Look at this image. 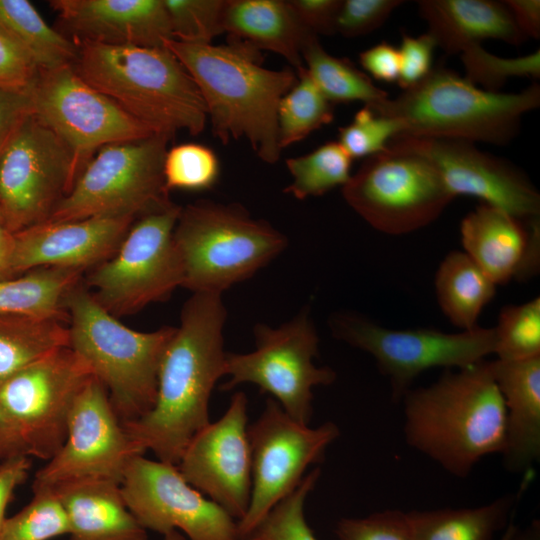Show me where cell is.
I'll return each mask as SVG.
<instances>
[{
	"label": "cell",
	"instance_id": "db71d44e",
	"mask_svg": "<svg viewBox=\"0 0 540 540\" xmlns=\"http://www.w3.org/2000/svg\"><path fill=\"white\" fill-rule=\"evenodd\" d=\"M15 248V233L6 227L0 217V279L14 277L12 274V265Z\"/></svg>",
	"mask_w": 540,
	"mask_h": 540
},
{
	"label": "cell",
	"instance_id": "ac0fdd59",
	"mask_svg": "<svg viewBox=\"0 0 540 540\" xmlns=\"http://www.w3.org/2000/svg\"><path fill=\"white\" fill-rule=\"evenodd\" d=\"M120 486L146 530L163 535L180 530L189 540H239L237 521L191 486L176 465L136 456Z\"/></svg>",
	"mask_w": 540,
	"mask_h": 540
},
{
	"label": "cell",
	"instance_id": "f35d334b",
	"mask_svg": "<svg viewBox=\"0 0 540 540\" xmlns=\"http://www.w3.org/2000/svg\"><path fill=\"white\" fill-rule=\"evenodd\" d=\"M465 78L482 89L499 92L510 78L540 77V50L531 54L506 58L485 50L481 44L473 45L461 53Z\"/></svg>",
	"mask_w": 540,
	"mask_h": 540
},
{
	"label": "cell",
	"instance_id": "ee69618b",
	"mask_svg": "<svg viewBox=\"0 0 540 540\" xmlns=\"http://www.w3.org/2000/svg\"><path fill=\"white\" fill-rule=\"evenodd\" d=\"M404 1L342 0L335 21V33L362 36L378 29Z\"/></svg>",
	"mask_w": 540,
	"mask_h": 540
},
{
	"label": "cell",
	"instance_id": "d590c367",
	"mask_svg": "<svg viewBox=\"0 0 540 540\" xmlns=\"http://www.w3.org/2000/svg\"><path fill=\"white\" fill-rule=\"evenodd\" d=\"M320 473L318 467L307 473L297 488L279 501L240 540H318L306 521L304 506Z\"/></svg>",
	"mask_w": 540,
	"mask_h": 540
},
{
	"label": "cell",
	"instance_id": "ba28073f",
	"mask_svg": "<svg viewBox=\"0 0 540 540\" xmlns=\"http://www.w3.org/2000/svg\"><path fill=\"white\" fill-rule=\"evenodd\" d=\"M170 139L155 134L100 148L46 222L137 218L171 202L163 176Z\"/></svg>",
	"mask_w": 540,
	"mask_h": 540
},
{
	"label": "cell",
	"instance_id": "7402d4cb",
	"mask_svg": "<svg viewBox=\"0 0 540 540\" xmlns=\"http://www.w3.org/2000/svg\"><path fill=\"white\" fill-rule=\"evenodd\" d=\"M49 5L74 41L162 48L173 39L163 0H52Z\"/></svg>",
	"mask_w": 540,
	"mask_h": 540
},
{
	"label": "cell",
	"instance_id": "836d02e7",
	"mask_svg": "<svg viewBox=\"0 0 540 540\" xmlns=\"http://www.w3.org/2000/svg\"><path fill=\"white\" fill-rule=\"evenodd\" d=\"M297 82L282 97L277 113L280 149L305 139L334 118V105L322 94L305 67L296 72Z\"/></svg>",
	"mask_w": 540,
	"mask_h": 540
},
{
	"label": "cell",
	"instance_id": "9a60e30c",
	"mask_svg": "<svg viewBox=\"0 0 540 540\" xmlns=\"http://www.w3.org/2000/svg\"><path fill=\"white\" fill-rule=\"evenodd\" d=\"M92 377L87 363L66 346L0 383V406L30 456L49 460L60 449L74 403Z\"/></svg>",
	"mask_w": 540,
	"mask_h": 540
},
{
	"label": "cell",
	"instance_id": "484cf974",
	"mask_svg": "<svg viewBox=\"0 0 540 540\" xmlns=\"http://www.w3.org/2000/svg\"><path fill=\"white\" fill-rule=\"evenodd\" d=\"M69 521L70 540H148L127 507L119 483L82 480L55 490Z\"/></svg>",
	"mask_w": 540,
	"mask_h": 540
},
{
	"label": "cell",
	"instance_id": "9c48e42d",
	"mask_svg": "<svg viewBox=\"0 0 540 540\" xmlns=\"http://www.w3.org/2000/svg\"><path fill=\"white\" fill-rule=\"evenodd\" d=\"M182 207L172 202L134 221L114 255L94 267L85 286L118 318L165 301L183 284L174 228Z\"/></svg>",
	"mask_w": 540,
	"mask_h": 540
},
{
	"label": "cell",
	"instance_id": "e0dca14e",
	"mask_svg": "<svg viewBox=\"0 0 540 540\" xmlns=\"http://www.w3.org/2000/svg\"><path fill=\"white\" fill-rule=\"evenodd\" d=\"M144 453L117 417L104 386L93 376L72 408L66 438L33 480V492L82 480L121 484L130 462Z\"/></svg>",
	"mask_w": 540,
	"mask_h": 540
},
{
	"label": "cell",
	"instance_id": "f546056e",
	"mask_svg": "<svg viewBox=\"0 0 540 540\" xmlns=\"http://www.w3.org/2000/svg\"><path fill=\"white\" fill-rule=\"evenodd\" d=\"M83 271L43 267L24 276L0 279V315L65 319V298Z\"/></svg>",
	"mask_w": 540,
	"mask_h": 540
},
{
	"label": "cell",
	"instance_id": "f1b7e54d",
	"mask_svg": "<svg viewBox=\"0 0 540 540\" xmlns=\"http://www.w3.org/2000/svg\"><path fill=\"white\" fill-rule=\"evenodd\" d=\"M496 284L464 252L448 253L435 275L438 304L456 327L471 330L496 293Z\"/></svg>",
	"mask_w": 540,
	"mask_h": 540
},
{
	"label": "cell",
	"instance_id": "4316f807",
	"mask_svg": "<svg viewBox=\"0 0 540 540\" xmlns=\"http://www.w3.org/2000/svg\"><path fill=\"white\" fill-rule=\"evenodd\" d=\"M223 30L229 38L282 56L295 72L304 67L302 48L314 35L283 0H226Z\"/></svg>",
	"mask_w": 540,
	"mask_h": 540
},
{
	"label": "cell",
	"instance_id": "d6986e66",
	"mask_svg": "<svg viewBox=\"0 0 540 540\" xmlns=\"http://www.w3.org/2000/svg\"><path fill=\"white\" fill-rule=\"evenodd\" d=\"M388 146L415 152L437 170L450 193L472 196L518 219H537L540 195L527 176L503 158L473 142L400 134Z\"/></svg>",
	"mask_w": 540,
	"mask_h": 540
},
{
	"label": "cell",
	"instance_id": "11a10c76",
	"mask_svg": "<svg viewBox=\"0 0 540 540\" xmlns=\"http://www.w3.org/2000/svg\"><path fill=\"white\" fill-rule=\"evenodd\" d=\"M501 540H540V521L534 520L524 529L510 524Z\"/></svg>",
	"mask_w": 540,
	"mask_h": 540
},
{
	"label": "cell",
	"instance_id": "52a82bcc",
	"mask_svg": "<svg viewBox=\"0 0 540 540\" xmlns=\"http://www.w3.org/2000/svg\"><path fill=\"white\" fill-rule=\"evenodd\" d=\"M173 237L182 261V287L192 293L222 295L287 247L284 234L240 204L210 200L182 207Z\"/></svg>",
	"mask_w": 540,
	"mask_h": 540
},
{
	"label": "cell",
	"instance_id": "2e32d148",
	"mask_svg": "<svg viewBox=\"0 0 540 540\" xmlns=\"http://www.w3.org/2000/svg\"><path fill=\"white\" fill-rule=\"evenodd\" d=\"M30 93L33 113L71 148L81 172L100 148L155 135L83 80L72 64L39 70Z\"/></svg>",
	"mask_w": 540,
	"mask_h": 540
},
{
	"label": "cell",
	"instance_id": "c3c4849f",
	"mask_svg": "<svg viewBox=\"0 0 540 540\" xmlns=\"http://www.w3.org/2000/svg\"><path fill=\"white\" fill-rule=\"evenodd\" d=\"M359 62L363 69L376 80L385 82H397L398 80L399 52L396 47L386 41L361 52Z\"/></svg>",
	"mask_w": 540,
	"mask_h": 540
},
{
	"label": "cell",
	"instance_id": "8d00e7d4",
	"mask_svg": "<svg viewBox=\"0 0 540 540\" xmlns=\"http://www.w3.org/2000/svg\"><path fill=\"white\" fill-rule=\"evenodd\" d=\"M493 328L497 359L517 361L540 356V298L503 307Z\"/></svg>",
	"mask_w": 540,
	"mask_h": 540
},
{
	"label": "cell",
	"instance_id": "5bb4252c",
	"mask_svg": "<svg viewBox=\"0 0 540 540\" xmlns=\"http://www.w3.org/2000/svg\"><path fill=\"white\" fill-rule=\"evenodd\" d=\"M339 435L333 422L311 428L289 416L273 398L266 400L260 416L248 424L252 491L248 510L237 522L239 540L297 488L310 465L323 461Z\"/></svg>",
	"mask_w": 540,
	"mask_h": 540
},
{
	"label": "cell",
	"instance_id": "9f6ffc18",
	"mask_svg": "<svg viewBox=\"0 0 540 540\" xmlns=\"http://www.w3.org/2000/svg\"><path fill=\"white\" fill-rule=\"evenodd\" d=\"M164 540H186L185 536L179 533V531H173L164 535Z\"/></svg>",
	"mask_w": 540,
	"mask_h": 540
},
{
	"label": "cell",
	"instance_id": "7bdbcfd3",
	"mask_svg": "<svg viewBox=\"0 0 540 540\" xmlns=\"http://www.w3.org/2000/svg\"><path fill=\"white\" fill-rule=\"evenodd\" d=\"M337 540H415L406 512L383 510L361 518H342L335 529Z\"/></svg>",
	"mask_w": 540,
	"mask_h": 540
},
{
	"label": "cell",
	"instance_id": "3957f363",
	"mask_svg": "<svg viewBox=\"0 0 540 540\" xmlns=\"http://www.w3.org/2000/svg\"><path fill=\"white\" fill-rule=\"evenodd\" d=\"M164 45L195 81L213 134L224 144L246 138L261 160L276 163L282 151L278 106L297 82L293 68L267 69L260 50L232 38L222 45L175 39Z\"/></svg>",
	"mask_w": 540,
	"mask_h": 540
},
{
	"label": "cell",
	"instance_id": "ffe728a7",
	"mask_svg": "<svg viewBox=\"0 0 540 540\" xmlns=\"http://www.w3.org/2000/svg\"><path fill=\"white\" fill-rule=\"evenodd\" d=\"M247 410V396L235 392L223 416L192 438L176 465L191 486L237 522L248 510L252 491Z\"/></svg>",
	"mask_w": 540,
	"mask_h": 540
},
{
	"label": "cell",
	"instance_id": "f6af8a7d",
	"mask_svg": "<svg viewBox=\"0 0 540 540\" xmlns=\"http://www.w3.org/2000/svg\"><path fill=\"white\" fill-rule=\"evenodd\" d=\"M39 70L28 52L0 27V88L29 91Z\"/></svg>",
	"mask_w": 540,
	"mask_h": 540
},
{
	"label": "cell",
	"instance_id": "30bf717a",
	"mask_svg": "<svg viewBox=\"0 0 540 540\" xmlns=\"http://www.w3.org/2000/svg\"><path fill=\"white\" fill-rule=\"evenodd\" d=\"M255 349L248 353H226L225 375L220 386L230 391L242 383L268 393L297 422L309 425L313 416V388L332 384L336 372L314 363L319 337L309 315L301 310L277 328L257 323L253 328Z\"/></svg>",
	"mask_w": 540,
	"mask_h": 540
},
{
	"label": "cell",
	"instance_id": "e575fe53",
	"mask_svg": "<svg viewBox=\"0 0 540 540\" xmlns=\"http://www.w3.org/2000/svg\"><path fill=\"white\" fill-rule=\"evenodd\" d=\"M352 158L337 141L327 142L312 152L286 160L292 177L284 192L296 199L322 196L351 177Z\"/></svg>",
	"mask_w": 540,
	"mask_h": 540
},
{
	"label": "cell",
	"instance_id": "277c9868",
	"mask_svg": "<svg viewBox=\"0 0 540 540\" xmlns=\"http://www.w3.org/2000/svg\"><path fill=\"white\" fill-rule=\"evenodd\" d=\"M74 42L77 74L154 134L172 138L180 130L193 136L204 130L201 93L166 47Z\"/></svg>",
	"mask_w": 540,
	"mask_h": 540
},
{
	"label": "cell",
	"instance_id": "d6a6232c",
	"mask_svg": "<svg viewBox=\"0 0 540 540\" xmlns=\"http://www.w3.org/2000/svg\"><path fill=\"white\" fill-rule=\"evenodd\" d=\"M301 55L308 75L333 105L360 101L371 107L388 98V93L350 60L330 55L316 35L306 40Z\"/></svg>",
	"mask_w": 540,
	"mask_h": 540
},
{
	"label": "cell",
	"instance_id": "f907efd6",
	"mask_svg": "<svg viewBox=\"0 0 540 540\" xmlns=\"http://www.w3.org/2000/svg\"><path fill=\"white\" fill-rule=\"evenodd\" d=\"M30 468L31 459L28 455L16 456L0 463V529L14 491L26 480Z\"/></svg>",
	"mask_w": 540,
	"mask_h": 540
},
{
	"label": "cell",
	"instance_id": "603a6c76",
	"mask_svg": "<svg viewBox=\"0 0 540 540\" xmlns=\"http://www.w3.org/2000/svg\"><path fill=\"white\" fill-rule=\"evenodd\" d=\"M464 252L496 284L536 272L539 264V221L530 230L520 219L485 203L461 221Z\"/></svg>",
	"mask_w": 540,
	"mask_h": 540
},
{
	"label": "cell",
	"instance_id": "1f68e13d",
	"mask_svg": "<svg viewBox=\"0 0 540 540\" xmlns=\"http://www.w3.org/2000/svg\"><path fill=\"white\" fill-rule=\"evenodd\" d=\"M0 27L33 58L40 70L73 64L77 46L50 27L27 0H0Z\"/></svg>",
	"mask_w": 540,
	"mask_h": 540
},
{
	"label": "cell",
	"instance_id": "b9f144b4",
	"mask_svg": "<svg viewBox=\"0 0 540 540\" xmlns=\"http://www.w3.org/2000/svg\"><path fill=\"white\" fill-rule=\"evenodd\" d=\"M403 131L398 120L381 116L364 105L348 125L339 128L337 142L352 160L367 158L387 151L390 140Z\"/></svg>",
	"mask_w": 540,
	"mask_h": 540
},
{
	"label": "cell",
	"instance_id": "f5cc1de1",
	"mask_svg": "<svg viewBox=\"0 0 540 540\" xmlns=\"http://www.w3.org/2000/svg\"><path fill=\"white\" fill-rule=\"evenodd\" d=\"M20 455L30 456L19 430L0 406V463Z\"/></svg>",
	"mask_w": 540,
	"mask_h": 540
},
{
	"label": "cell",
	"instance_id": "7c38bea8",
	"mask_svg": "<svg viewBox=\"0 0 540 540\" xmlns=\"http://www.w3.org/2000/svg\"><path fill=\"white\" fill-rule=\"evenodd\" d=\"M332 335L369 353L390 382L392 399L401 400L416 377L436 367L458 369L495 353L494 328L475 327L460 333L434 329L395 330L356 312L339 311L329 317Z\"/></svg>",
	"mask_w": 540,
	"mask_h": 540
},
{
	"label": "cell",
	"instance_id": "83f0119b",
	"mask_svg": "<svg viewBox=\"0 0 540 540\" xmlns=\"http://www.w3.org/2000/svg\"><path fill=\"white\" fill-rule=\"evenodd\" d=\"M521 492L475 508L406 512L415 540H493L503 529Z\"/></svg>",
	"mask_w": 540,
	"mask_h": 540
},
{
	"label": "cell",
	"instance_id": "60d3db41",
	"mask_svg": "<svg viewBox=\"0 0 540 540\" xmlns=\"http://www.w3.org/2000/svg\"><path fill=\"white\" fill-rule=\"evenodd\" d=\"M173 39L192 44H211L223 33L225 0H163Z\"/></svg>",
	"mask_w": 540,
	"mask_h": 540
},
{
	"label": "cell",
	"instance_id": "7dc6e473",
	"mask_svg": "<svg viewBox=\"0 0 540 540\" xmlns=\"http://www.w3.org/2000/svg\"><path fill=\"white\" fill-rule=\"evenodd\" d=\"M300 24L318 36L335 34V21L342 0L287 1Z\"/></svg>",
	"mask_w": 540,
	"mask_h": 540
},
{
	"label": "cell",
	"instance_id": "8992f818",
	"mask_svg": "<svg viewBox=\"0 0 540 540\" xmlns=\"http://www.w3.org/2000/svg\"><path fill=\"white\" fill-rule=\"evenodd\" d=\"M64 304L70 347L104 386L119 420L127 424L142 418L155 404L160 364L175 327L130 329L104 310L82 281Z\"/></svg>",
	"mask_w": 540,
	"mask_h": 540
},
{
	"label": "cell",
	"instance_id": "7a4b0ae2",
	"mask_svg": "<svg viewBox=\"0 0 540 540\" xmlns=\"http://www.w3.org/2000/svg\"><path fill=\"white\" fill-rule=\"evenodd\" d=\"M401 401L405 441L449 474L465 478L484 457L501 454L506 409L486 359L445 369Z\"/></svg>",
	"mask_w": 540,
	"mask_h": 540
},
{
	"label": "cell",
	"instance_id": "d4e9b609",
	"mask_svg": "<svg viewBox=\"0 0 540 540\" xmlns=\"http://www.w3.org/2000/svg\"><path fill=\"white\" fill-rule=\"evenodd\" d=\"M417 5L428 24L427 33L448 55L462 53L486 39L513 46L526 40L503 1L420 0Z\"/></svg>",
	"mask_w": 540,
	"mask_h": 540
},
{
	"label": "cell",
	"instance_id": "8fae6325",
	"mask_svg": "<svg viewBox=\"0 0 540 540\" xmlns=\"http://www.w3.org/2000/svg\"><path fill=\"white\" fill-rule=\"evenodd\" d=\"M342 194L368 224L389 235L429 225L455 198L426 158L393 146L365 158Z\"/></svg>",
	"mask_w": 540,
	"mask_h": 540
},
{
	"label": "cell",
	"instance_id": "6da1fadb",
	"mask_svg": "<svg viewBox=\"0 0 540 540\" xmlns=\"http://www.w3.org/2000/svg\"><path fill=\"white\" fill-rule=\"evenodd\" d=\"M226 318L220 294L192 293L184 303L160 364L153 408L123 424L143 453L150 450L159 461L177 465L192 438L210 423V396L225 376Z\"/></svg>",
	"mask_w": 540,
	"mask_h": 540
},
{
	"label": "cell",
	"instance_id": "4fadbf2b",
	"mask_svg": "<svg viewBox=\"0 0 540 540\" xmlns=\"http://www.w3.org/2000/svg\"><path fill=\"white\" fill-rule=\"evenodd\" d=\"M81 168L71 148L32 112L0 154V217L13 233L44 223Z\"/></svg>",
	"mask_w": 540,
	"mask_h": 540
},
{
	"label": "cell",
	"instance_id": "44dd1931",
	"mask_svg": "<svg viewBox=\"0 0 540 540\" xmlns=\"http://www.w3.org/2000/svg\"><path fill=\"white\" fill-rule=\"evenodd\" d=\"M136 218L44 222L15 233L12 274L43 267L83 271L111 258Z\"/></svg>",
	"mask_w": 540,
	"mask_h": 540
},
{
	"label": "cell",
	"instance_id": "cb8c5ba5",
	"mask_svg": "<svg viewBox=\"0 0 540 540\" xmlns=\"http://www.w3.org/2000/svg\"><path fill=\"white\" fill-rule=\"evenodd\" d=\"M506 409L503 465L528 473L540 458V356L489 361Z\"/></svg>",
	"mask_w": 540,
	"mask_h": 540
},
{
	"label": "cell",
	"instance_id": "74e56055",
	"mask_svg": "<svg viewBox=\"0 0 540 540\" xmlns=\"http://www.w3.org/2000/svg\"><path fill=\"white\" fill-rule=\"evenodd\" d=\"M33 493L29 504L5 519L0 529V540H49L69 534L68 517L56 492Z\"/></svg>",
	"mask_w": 540,
	"mask_h": 540
},
{
	"label": "cell",
	"instance_id": "6f0895ef",
	"mask_svg": "<svg viewBox=\"0 0 540 540\" xmlns=\"http://www.w3.org/2000/svg\"><path fill=\"white\" fill-rule=\"evenodd\" d=\"M12 131H13V130H12ZM10 134H11V133H10ZM10 134H9L6 138H4L2 141H0V154H1V152H2V149H3V147H4L5 143H6V141L8 140Z\"/></svg>",
	"mask_w": 540,
	"mask_h": 540
},
{
	"label": "cell",
	"instance_id": "816d5d0a",
	"mask_svg": "<svg viewBox=\"0 0 540 540\" xmlns=\"http://www.w3.org/2000/svg\"><path fill=\"white\" fill-rule=\"evenodd\" d=\"M513 20L520 32L533 39L540 38V1L539 0H505Z\"/></svg>",
	"mask_w": 540,
	"mask_h": 540
},
{
	"label": "cell",
	"instance_id": "ab89813d",
	"mask_svg": "<svg viewBox=\"0 0 540 540\" xmlns=\"http://www.w3.org/2000/svg\"><path fill=\"white\" fill-rule=\"evenodd\" d=\"M220 173L212 149L198 143H184L167 150L163 163L165 187L189 191L211 189Z\"/></svg>",
	"mask_w": 540,
	"mask_h": 540
},
{
	"label": "cell",
	"instance_id": "5b68a950",
	"mask_svg": "<svg viewBox=\"0 0 540 540\" xmlns=\"http://www.w3.org/2000/svg\"><path fill=\"white\" fill-rule=\"evenodd\" d=\"M539 105L538 83L517 93L491 92L439 62L419 83L370 108L398 120L404 135L506 145L522 116Z\"/></svg>",
	"mask_w": 540,
	"mask_h": 540
},
{
	"label": "cell",
	"instance_id": "4dcf8cb0",
	"mask_svg": "<svg viewBox=\"0 0 540 540\" xmlns=\"http://www.w3.org/2000/svg\"><path fill=\"white\" fill-rule=\"evenodd\" d=\"M66 346H70V332L62 319L0 315V383Z\"/></svg>",
	"mask_w": 540,
	"mask_h": 540
},
{
	"label": "cell",
	"instance_id": "bcb514c9",
	"mask_svg": "<svg viewBox=\"0 0 540 540\" xmlns=\"http://www.w3.org/2000/svg\"><path fill=\"white\" fill-rule=\"evenodd\" d=\"M436 47V42L429 33L418 37L403 35L398 49L400 70L397 80L403 91L413 87L429 74L433 67Z\"/></svg>",
	"mask_w": 540,
	"mask_h": 540
},
{
	"label": "cell",
	"instance_id": "681fc988",
	"mask_svg": "<svg viewBox=\"0 0 540 540\" xmlns=\"http://www.w3.org/2000/svg\"><path fill=\"white\" fill-rule=\"evenodd\" d=\"M30 90L0 88V141L9 135L26 115L33 112Z\"/></svg>",
	"mask_w": 540,
	"mask_h": 540
}]
</instances>
